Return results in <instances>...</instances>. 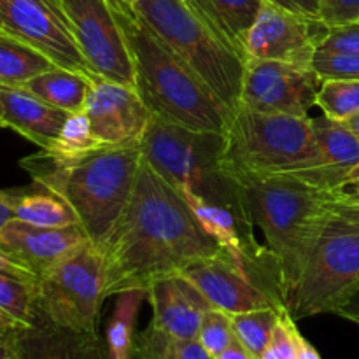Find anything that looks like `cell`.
I'll return each instance as SVG.
<instances>
[{
  "instance_id": "5b68a950",
  "label": "cell",
  "mask_w": 359,
  "mask_h": 359,
  "mask_svg": "<svg viewBox=\"0 0 359 359\" xmlns=\"http://www.w3.org/2000/svg\"><path fill=\"white\" fill-rule=\"evenodd\" d=\"M142 158L182 196L196 195L228 207L249 226L238 189L223 170V133L196 132L153 114L140 140Z\"/></svg>"
},
{
  "instance_id": "7402d4cb",
  "label": "cell",
  "mask_w": 359,
  "mask_h": 359,
  "mask_svg": "<svg viewBox=\"0 0 359 359\" xmlns=\"http://www.w3.org/2000/svg\"><path fill=\"white\" fill-rule=\"evenodd\" d=\"M23 344L34 347L35 359H107V351L98 337L63 332L42 321L28 333Z\"/></svg>"
},
{
  "instance_id": "7a4b0ae2",
  "label": "cell",
  "mask_w": 359,
  "mask_h": 359,
  "mask_svg": "<svg viewBox=\"0 0 359 359\" xmlns=\"http://www.w3.org/2000/svg\"><path fill=\"white\" fill-rule=\"evenodd\" d=\"M249 226H258L273 262L283 304L300 280L326 221L330 193L318 191L286 174L235 175Z\"/></svg>"
},
{
  "instance_id": "f907efd6",
  "label": "cell",
  "mask_w": 359,
  "mask_h": 359,
  "mask_svg": "<svg viewBox=\"0 0 359 359\" xmlns=\"http://www.w3.org/2000/svg\"><path fill=\"white\" fill-rule=\"evenodd\" d=\"M58 2H60V0H58Z\"/></svg>"
},
{
  "instance_id": "d590c367",
  "label": "cell",
  "mask_w": 359,
  "mask_h": 359,
  "mask_svg": "<svg viewBox=\"0 0 359 359\" xmlns=\"http://www.w3.org/2000/svg\"><path fill=\"white\" fill-rule=\"evenodd\" d=\"M318 49L325 51L359 53V21L344 27L328 28Z\"/></svg>"
},
{
  "instance_id": "f1b7e54d",
  "label": "cell",
  "mask_w": 359,
  "mask_h": 359,
  "mask_svg": "<svg viewBox=\"0 0 359 359\" xmlns=\"http://www.w3.org/2000/svg\"><path fill=\"white\" fill-rule=\"evenodd\" d=\"M139 359H214L196 339H177L149 325L135 342Z\"/></svg>"
},
{
  "instance_id": "74e56055",
  "label": "cell",
  "mask_w": 359,
  "mask_h": 359,
  "mask_svg": "<svg viewBox=\"0 0 359 359\" xmlns=\"http://www.w3.org/2000/svg\"><path fill=\"white\" fill-rule=\"evenodd\" d=\"M32 330H34L32 326L18 321V319L13 318L9 312H6L0 307V339L21 347V344H23V340L27 339V335ZM21 353H23V351H21Z\"/></svg>"
},
{
  "instance_id": "60d3db41",
  "label": "cell",
  "mask_w": 359,
  "mask_h": 359,
  "mask_svg": "<svg viewBox=\"0 0 359 359\" xmlns=\"http://www.w3.org/2000/svg\"><path fill=\"white\" fill-rule=\"evenodd\" d=\"M14 219L13 202H11V191L0 189V228L6 226L9 221Z\"/></svg>"
},
{
  "instance_id": "30bf717a",
  "label": "cell",
  "mask_w": 359,
  "mask_h": 359,
  "mask_svg": "<svg viewBox=\"0 0 359 359\" xmlns=\"http://www.w3.org/2000/svg\"><path fill=\"white\" fill-rule=\"evenodd\" d=\"M95 77L135 88V70L111 0H60Z\"/></svg>"
},
{
  "instance_id": "8d00e7d4",
  "label": "cell",
  "mask_w": 359,
  "mask_h": 359,
  "mask_svg": "<svg viewBox=\"0 0 359 359\" xmlns=\"http://www.w3.org/2000/svg\"><path fill=\"white\" fill-rule=\"evenodd\" d=\"M328 209L332 214L359 223V196L347 193V189L328 195Z\"/></svg>"
},
{
  "instance_id": "52a82bcc",
  "label": "cell",
  "mask_w": 359,
  "mask_h": 359,
  "mask_svg": "<svg viewBox=\"0 0 359 359\" xmlns=\"http://www.w3.org/2000/svg\"><path fill=\"white\" fill-rule=\"evenodd\" d=\"M312 118L237 105L223 132L221 163L235 175L284 174L311 154Z\"/></svg>"
},
{
  "instance_id": "e575fe53",
  "label": "cell",
  "mask_w": 359,
  "mask_h": 359,
  "mask_svg": "<svg viewBox=\"0 0 359 359\" xmlns=\"http://www.w3.org/2000/svg\"><path fill=\"white\" fill-rule=\"evenodd\" d=\"M319 21L335 28L359 21V0H319Z\"/></svg>"
},
{
  "instance_id": "7bdbcfd3",
  "label": "cell",
  "mask_w": 359,
  "mask_h": 359,
  "mask_svg": "<svg viewBox=\"0 0 359 359\" xmlns=\"http://www.w3.org/2000/svg\"><path fill=\"white\" fill-rule=\"evenodd\" d=\"M297 344H298V359H321L319 353L316 351V347L309 342L307 339H304L300 332L297 333Z\"/></svg>"
},
{
  "instance_id": "f6af8a7d",
  "label": "cell",
  "mask_w": 359,
  "mask_h": 359,
  "mask_svg": "<svg viewBox=\"0 0 359 359\" xmlns=\"http://www.w3.org/2000/svg\"><path fill=\"white\" fill-rule=\"evenodd\" d=\"M342 123H346L347 128H349L351 132L356 135V139L359 140V112H358V114H354L353 118H349L347 121H342Z\"/></svg>"
},
{
  "instance_id": "f546056e",
  "label": "cell",
  "mask_w": 359,
  "mask_h": 359,
  "mask_svg": "<svg viewBox=\"0 0 359 359\" xmlns=\"http://www.w3.org/2000/svg\"><path fill=\"white\" fill-rule=\"evenodd\" d=\"M280 309H258L242 314H230L238 344L244 346L256 359H259L269 347Z\"/></svg>"
},
{
  "instance_id": "8fae6325",
  "label": "cell",
  "mask_w": 359,
  "mask_h": 359,
  "mask_svg": "<svg viewBox=\"0 0 359 359\" xmlns=\"http://www.w3.org/2000/svg\"><path fill=\"white\" fill-rule=\"evenodd\" d=\"M0 32L27 42L56 67L95 79L58 0H0Z\"/></svg>"
},
{
  "instance_id": "f35d334b",
  "label": "cell",
  "mask_w": 359,
  "mask_h": 359,
  "mask_svg": "<svg viewBox=\"0 0 359 359\" xmlns=\"http://www.w3.org/2000/svg\"><path fill=\"white\" fill-rule=\"evenodd\" d=\"M291 13L302 14V16L319 20V0H270Z\"/></svg>"
},
{
  "instance_id": "603a6c76",
  "label": "cell",
  "mask_w": 359,
  "mask_h": 359,
  "mask_svg": "<svg viewBox=\"0 0 359 359\" xmlns=\"http://www.w3.org/2000/svg\"><path fill=\"white\" fill-rule=\"evenodd\" d=\"M184 200L191 207L193 214L202 224L203 230L217 242L223 249H226L238 263L245 265V256H248V242L249 238L244 237L238 230V224L245 226L244 221L230 210L228 207L217 205V203L207 202L196 195H184ZM248 228V226H245Z\"/></svg>"
},
{
  "instance_id": "277c9868",
  "label": "cell",
  "mask_w": 359,
  "mask_h": 359,
  "mask_svg": "<svg viewBox=\"0 0 359 359\" xmlns=\"http://www.w3.org/2000/svg\"><path fill=\"white\" fill-rule=\"evenodd\" d=\"M135 70V88L151 112L196 132L223 133L231 112L188 65L140 20L132 6L111 0Z\"/></svg>"
},
{
  "instance_id": "d6986e66",
  "label": "cell",
  "mask_w": 359,
  "mask_h": 359,
  "mask_svg": "<svg viewBox=\"0 0 359 359\" xmlns=\"http://www.w3.org/2000/svg\"><path fill=\"white\" fill-rule=\"evenodd\" d=\"M0 107L6 128L14 130L41 149H48L55 142L70 116L30 91L14 86H0Z\"/></svg>"
},
{
  "instance_id": "681fc988",
  "label": "cell",
  "mask_w": 359,
  "mask_h": 359,
  "mask_svg": "<svg viewBox=\"0 0 359 359\" xmlns=\"http://www.w3.org/2000/svg\"><path fill=\"white\" fill-rule=\"evenodd\" d=\"M13 359H35V358H28V356H18V358H13Z\"/></svg>"
},
{
  "instance_id": "b9f144b4",
  "label": "cell",
  "mask_w": 359,
  "mask_h": 359,
  "mask_svg": "<svg viewBox=\"0 0 359 359\" xmlns=\"http://www.w3.org/2000/svg\"><path fill=\"white\" fill-rule=\"evenodd\" d=\"M214 359H256V358L252 356V354L249 353L244 346H241V344H238V340H235V342L231 344L226 351H223L219 356H216Z\"/></svg>"
},
{
  "instance_id": "5bb4252c",
  "label": "cell",
  "mask_w": 359,
  "mask_h": 359,
  "mask_svg": "<svg viewBox=\"0 0 359 359\" xmlns=\"http://www.w3.org/2000/svg\"><path fill=\"white\" fill-rule=\"evenodd\" d=\"M83 112L102 147L139 146L153 118L137 88L102 77L91 81Z\"/></svg>"
},
{
  "instance_id": "9c48e42d",
  "label": "cell",
  "mask_w": 359,
  "mask_h": 359,
  "mask_svg": "<svg viewBox=\"0 0 359 359\" xmlns=\"http://www.w3.org/2000/svg\"><path fill=\"white\" fill-rule=\"evenodd\" d=\"M105 298L104 256L90 241L46 272L37 284L41 321L77 335L98 337Z\"/></svg>"
},
{
  "instance_id": "836d02e7",
  "label": "cell",
  "mask_w": 359,
  "mask_h": 359,
  "mask_svg": "<svg viewBox=\"0 0 359 359\" xmlns=\"http://www.w3.org/2000/svg\"><path fill=\"white\" fill-rule=\"evenodd\" d=\"M297 333L298 328L294 319L291 318L287 309L283 307L279 311V319L273 328L269 347L259 359H298Z\"/></svg>"
},
{
  "instance_id": "9a60e30c",
  "label": "cell",
  "mask_w": 359,
  "mask_h": 359,
  "mask_svg": "<svg viewBox=\"0 0 359 359\" xmlns=\"http://www.w3.org/2000/svg\"><path fill=\"white\" fill-rule=\"evenodd\" d=\"M312 151L305 160L284 172L304 184L323 193H337L349 188L353 172L359 167V140L346 123L326 118H312Z\"/></svg>"
},
{
  "instance_id": "d4e9b609",
  "label": "cell",
  "mask_w": 359,
  "mask_h": 359,
  "mask_svg": "<svg viewBox=\"0 0 359 359\" xmlns=\"http://www.w3.org/2000/svg\"><path fill=\"white\" fill-rule=\"evenodd\" d=\"M56 67L27 42L0 32V86H23L27 81Z\"/></svg>"
},
{
  "instance_id": "4fadbf2b",
  "label": "cell",
  "mask_w": 359,
  "mask_h": 359,
  "mask_svg": "<svg viewBox=\"0 0 359 359\" xmlns=\"http://www.w3.org/2000/svg\"><path fill=\"white\" fill-rule=\"evenodd\" d=\"M328 27L319 20L291 13L263 0L258 18L245 41L248 60H273L311 67Z\"/></svg>"
},
{
  "instance_id": "7c38bea8",
  "label": "cell",
  "mask_w": 359,
  "mask_h": 359,
  "mask_svg": "<svg viewBox=\"0 0 359 359\" xmlns=\"http://www.w3.org/2000/svg\"><path fill=\"white\" fill-rule=\"evenodd\" d=\"M321 79L312 67L273 60H248L238 105L273 114L309 116Z\"/></svg>"
},
{
  "instance_id": "ac0fdd59",
  "label": "cell",
  "mask_w": 359,
  "mask_h": 359,
  "mask_svg": "<svg viewBox=\"0 0 359 359\" xmlns=\"http://www.w3.org/2000/svg\"><path fill=\"white\" fill-rule=\"evenodd\" d=\"M146 294L154 328L177 339H198L203 314L212 307L182 273L156 280Z\"/></svg>"
},
{
  "instance_id": "83f0119b",
  "label": "cell",
  "mask_w": 359,
  "mask_h": 359,
  "mask_svg": "<svg viewBox=\"0 0 359 359\" xmlns=\"http://www.w3.org/2000/svg\"><path fill=\"white\" fill-rule=\"evenodd\" d=\"M100 144L93 137L84 112L70 114L63 125L62 132L48 149H41V156L56 165H69L83 160L88 154L100 149Z\"/></svg>"
},
{
  "instance_id": "ee69618b",
  "label": "cell",
  "mask_w": 359,
  "mask_h": 359,
  "mask_svg": "<svg viewBox=\"0 0 359 359\" xmlns=\"http://www.w3.org/2000/svg\"><path fill=\"white\" fill-rule=\"evenodd\" d=\"M18 356H23L21 347L14 346V344L7 342V340L0 339V359H13Z\"/></svg>"
},
{
  "instance_id": "cb8c5ba5",
  "label": "cell",
  "mask_w": 359,
  "mask_h": 359,
  "mask_svg": "<svg viewBox=\"0 0 359 359\" xmlns=\"http://www.w3.org/2000/svg\"><path fill=\"white\" fill-rule=\"evenodd\" d=\"M39 280L0 258V307L25 325H39Z\"/></svg>"
},
{
  "instance_id": "bcb514c9",
  "label": "cell",
  "mask_w": 359,
  "mask_h": 359,
  "mask_svg": "<svg viewBox=\"0 0 359 359\" xmlns=\"http://www.w3.org/2000/svg\"><path fill=\"white\" fill-rule=\"evenodd\" d=\"M349 186L354 189V195L359 196V167L353 172V175H351Z\"/></svg>"
},
{
  "instance_id": "4316f807",
  "label": "cell",
  "mask_w": 359,
  "mask_h": 359,
  "mask_svg": "<svg viewBox=\"0 0 359 359\" xmlns=\"http://www.w3.org/2000/svg\"><path fill=\"white\" fill-rule=\"evenodd\" d=\"M14 219L42 228H67L77 224L74 210L53 193H13Z\"/></svg>"
},
{
  "instance_id": "4dcf8cb0",
  "label": "cell",
  "mask_w": 359,
  "mask_h": 359,
  "mask_svg": "<svg viewBox=\"0 0 359 359\" xmlns=\"http://www.w3.org/2000/svg\"><path fill=\"white\" fill-rule=\"evenodd\" d=\"M316 105L335 121H347L359 112V79H323Z\"/></svg>"
},
{
  "instance_id": "c3c4849f",
  "label": "cell",
  "mask_w": 359,
  "mask_h": 359,
  "mask_svg": "<svg viewBox=\"0 0 359 359\" xmlns=\"http://www.w3.org/2000/svg\"><path fill=\"white\" fill-rule=\"evenodd\" d=\"M123 2H126V4H130V6H132V4H135L137 0H123Z\"/></svg>"
},
{
  "instance_id": "6da1fadb",
  "label": "cell",
  "mask_w": 359,
  "mask_h": 359,
  "mask_svg": "<svg viewBox=\"0 0 359 359\" xmlns=\"http://www.w3.org/2000/svg\"><path fill=\"white\" fill-rule=\"evenodd\" d=\"M107 297L146 291L223 251L184 196L144 161L125 214L100 249Z\"/></svg>"
},
{
  "instance_id": "44dd1931",
  "label": "cell",
  "mask_w": 359,
  "mask_h": 359,
  "mask_svg": "<svg viewBox=\"0 0 359 359\" xmlns=\"http://www.w3.org/2000/svg\"><path fill=\"white\" fill-rule=\"evenodd\" d=\"M91 81L93 79L86 74L74 72L63 67H53L27 81L20 88L30 91L53 107L67 111L69 114H77L84 111Z\"/></svg>"
},
{
  "instance_id": "8992f818",
  "label": "cell",
  "mask_w": 359,
  "mask_h": 359,
  "mask_svg": "<svg viewBox=\"0 0 359 359\" xmlns=\"http://www.w3.org/2000/svg\"><path fill=\"white\" fill-rule=\"evenodd\" d=\"M132 9L228 111L237 109L245 62L217 37L186 0H137Z\"/></svg>"
},
{
  "instance_id": "ab89813d",
  "label": "cell",
  "mask_w": 359,
  "mask_h": 359,
  "mask_svg": "<svg viewBox=\"0 0 359 359\" xmlns=\"http://www.w3.org/2000/svg\"><path fill=\"white\" fill-rule=\"evenodd\" d=\"M337 316H340V318L347 319V321L359 326V291L346 305H344L342 309H340L339 312H337Z\"/></svg>"
},
{
  "instance_id": "ffe728a7",
  "label": "cell",
  "mask_w": 359,
  "mask_h": 359,
  "mask_svg": "<svg viewBox=\"0 0 359 359\" xmlns=\"http://www.w3.org/2000/svg\"><path fill=\"white\" fill-rule=\"evenodd\" d=\"M188 6L216 32L217 37L233 49L244 62L245 41L258 18L263 0H186Z\"/></svg>"
},
{
  "instance_id": "1f68e13d",
  "label": "cell",
  "mask_w": 359,
  "mask_h": 359,
  "mask_svg": "<svg viewBox=\"0 0 359 359\" xmlns=\"http://www.w3.org/2000/svg\"><path fill=\"white\" fill-rule=\"evenodd\" d=\"M196 340L202 344L203 349L210 356H219L223 351H226L237 340L233 326H231V316L228 312L219 311V309H209L203 314Z\"/></svg>"
},
{
  "instance_id": "e0dca14e",
  "label": "cell",
  "mask_w": 359,
  "mask_h": 359,
  "mask_svg": "<svg viewBox=\"0 0 359 359\" xmlns=\"http://www.w3.org/2000/svg\"><path fill=\"white\" fill-rule=\"evenodd\" d=\"M86 242L88 237L79 224L42 228L13 219L0 228V258L39 280Z\"/></svg>"
},
{
  "instance_id": "484cf974",
  "label": "cell",
  "mask_w": 359,
  "mask_h": 359,
  "mask_svg": "<svg viewBox=\"0 0 359 359\" xmlns=\"http://www.w3.org/2000/svg\"><path fill=\"white\" fill-rule=\"evenodd\" d=\"M142 300H147L146 291L118 294L105 333L107 359H135V323Z\"/></svg>"
},
{
  "instance_id": "3957f363",
  "label": "cell",
  "mask_w": 359,
  "mask_h": 359,
  "mask_svg": "<svg viewBox=\"0 0 359 359\" xmlns=\"http://www.w3.org/2000/svg\"><path fill=\"white\" fill-rule=\"evenodd\" d=\"M44 191L62 198L88 241L102 249L125 214L142 165L139 146L100 147L83 160L56 165L41 154L20 161Z\"/></svg>"
},
{
  "instance_id": "ba28073f",
  "label": "cell",
  "mask_w": 359,
  "mask_h": 359,
  "mask_svg": "<svg viewBox=\"0 0 359 359\" xmlns=\"http://www.w3.org/2000/svg\"><path fill=\"white\" fill-rule=\"evenodd\" d=\"M359 291V223L332 214L284 307L294 321L337 314Z\"/></svg>"
},
{
  "instance_id": "d6a6232c",
  "label": "cell",
  "mask_w": 359,
  "mask_h": 359,
  "mask_svg": "<svg viewBox=\"0 0 359 359\" xmlns=\"http://www.w3.org/2000/svg\"><path fill=\"white\" fill-rule=\"evenodd\" d=\"M319 79H359V53L318 49L311 63Z\"/></svg>"
},
{
  "instance_id": "7dc6e473",
  "label": "cell",
  "mask_w": 359,
  "mask_h": 359,
  "mask_svg": "<svg viewBox=\"0 0 359 359\" xmlns=\"http://www.w3.org/2000/svg\"><path fill=\"white\" fill-rule=\"evenodd\" d=\"M0 128H6V123H4V116H2V107H0Z\"/></svg>"
},
{
  "instance_id": "2e32d148",
  "label": "cell",
  "mask_w": 359,
  "mask_h": 359,
  "mask_svg": "<svg viewBox=\"0 0 359 359\" xmlns=\"http://www.w3.org/2000/svg\"><path fill=\"white\" fill-rule=\"evenodd\" d=\"M182 276L203 294L210 307L228 314L284 307L276 294H270L252 283L248 265L238 263L226 249L188 266Z\"/></svg>"
}]
</instances>
